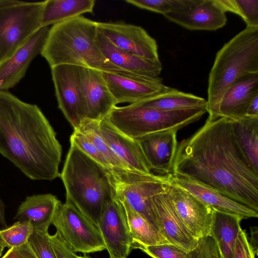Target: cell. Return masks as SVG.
<instances>
[{"mask_svg": "<svg viewBox=\"0 0 258 258\" xmlns=\"http://www.w3.org/2000/svg\"><path fill=\"white\" fill-rule=\"evenodd\" d=\"M258 73V27H246L217 52L210 70L206 110L212 121L223 95L234 82Z\"/></svg>", "mask_w": 258, "mask_h": 258, "instance_id": "obj_5", "label": "cell"}, {"mask_svg": "<svg viewBox=\"0 0 258 258\" xmlns=\"http://www.w3.org/2000/svg\"><path fill=\"white\" fill-rule=\"evenodd\" d=\"M85 118L100 121L116 105L101 71L79 67Z\"/></svg>", "mask_w": 258, "mask_h": 258, "instance_id": "obj_18", "label": "cell"}, {"mask_svg": "<svg viewBox=\"0 0 258 258\" xmlns=\"http://www.w3.org/2000/svg\"><path fill=\"white\" fill-rule=\"evenodd\" d=\"M101 72L116 105L123 103L130 104L139 103L167 91L171 88L164 85L159 76L132 77Z\"/></svg>", "mask_w": 258, "mask_h": 258, "instance_id": "obj_14", "label": "cell"}, {"mask_svg": "<svg viewBox=\"0 0 258 258\" xmlns=\"http://www.w3.org/2000/svg\"><path fill=\"white\" fill-rule=\"evenodd\" d=\"M244 116L258 117V95L255 96L247 105Z\"/></svg>", "mask_w": 258, "mask_h": 258, "instance_id": "obj_39", "label": "cell"}, {"mask_svg": "<svg viewBox=\"0 0 258 258\" xmlns=\"http://www.w3.org/2000/svg\"><path fill=\"white\" fill-rule=\"evenodd\" d=\"M125 2L164 16L177 8L180 5L181 0H126Z\"/></svg>", "mask_w": 258, "mask_h": 258, "instance_id": "obj_36", "label": "cell"}, {"mask_svg": "<svg viewBox=\"0 0 258 258\" xmlns=\"http://www.w3.org/2000/svg\"><path fill=\"white\" fill-rule=\"evenodd\" d=\"M168 194L189 233L198 239L209 235L214 209L185 190L171 184Z\"/></svg>", "mask_w": 258, "mask_h": 258, "instance_id": "obj_15", "label": "cell"}, {"mask_svg": "<svg viewBox=\"0 0 258 258\" xmlns=\"http://www.w3.org/2000/svg\"><path fill=\"white\" fill-rule=\"evenodd\" d=\"M258 95V73L247 75L234 82L226 91L218 106L215 120L235 119L245 116L250 101Z\"/></svg>", "mask_w": 258, "mask_h": 258, "instance_id": "obj_22", "label": "cell"}, {"mask_svg": "<svg viewBox=\"0 0 258 258\" xmlns=\"http://www.w3.org/2000/svg\"><path fill=\"white\" fill-rule=\"evenodd\" d=\"M99 123V121L85 118L76 130L91 141L101 154L110 163L112 168L128 169L124 164L116 157L109 148L101 134Z\"/></svg>", "mask_w": 258, "mask_h": 258, "instance_id": "obj_31", "label": "cell"}, {"mask_svg": "<svg viewBox=\"0 0 258 258\" xmlns=\"http://www.w3.org/2000/svg\"><path fill=\"white\" fill-rule=\"evenodd\" d=\"M177 132L160 131L136 139L151 171L162 175L171 173L178 145Z\"/></svg>", "mask_w": 258, "mask_h": 258, "instance_id": "obj_19", "label": "cell"}, {"mask_svg": "<svg viewBox=\"0 0 258 258\" xmlns=\"http://www.w3.org/2000/svg\"><path fill=\"white\" fill-rule=\"evenodd\" d=\"M60 203L51 194L27 196L18 207L13 219L30 222L34 230L48 231Z\"/></svg>", "mask_w": 258, "mask_h": 258, "instance_id": "obj_24", "label": "cell"}, {"mask_svg": "<svg viewBox=\"0 0 258 258\" xmlns=\"http://www.w3.org/2000/svg\"><path fill=\"white\" fill-rule=\"evenodd\" d=\"M255 254L247 234L241 229L234 244L233 258H255Z\"/></svg>", "mask_w": 258, "mask_h": 258, "instance_id": "obj_37", "label": "cell"}, {"mask_svg": "<svg viewBox=\"0 0 258 258\" xmlns=\"http://www.w3.org/2000/svg\"><path fill=\"white\" fill-rule=\"evenodd\" d=\"M78 258H91L89 256L86 255L85 254L83 256H78Z\"/></svg>", "mask_w": 258, "mask_h": 258, "instance_id": "obj_45", "label": "cell"}, {"mask_svg": "<svg viewBox=\"0 0 258 258\" xmlns=\"http://www.w3.org/2000/svg\"><path fill=\"white\" fill-rule=\"evenodd\" d=\"M6 247L7 246L5 243L0 239V257L2 256L3 251Z\"/></svg>", "mask_w": 258, "mask_h": 258, "instance_id": "obj_44", "label": "cell"}, {"mask_svg": "<svg viewBox=\"0 0 258 258\" xmlns=\"http://www.w3.org/2000/svg\"><path fill=\"white\" fill-rule=\"evenodd\" d=\"M0 227L2 229L7 227L5 216V204L0 198Z\"/></svg>", "mask_w": 258, "mask_h": 258, "instance_id": "obj_42", "label": "cell"}, {"mask_svg": "<svg viewBox=\"0 0 258 258\" xmlns=\"http://www.w3.org/2000/svg\"><path fill=\"white\" fill-rule=\"evenodd\" d=\"M18 249L22 258H38L28 242Z\"/></svg>", "mask_w": 258, "mask_h": 258, "instance_id": "obj_40", "label": "cell"}, {"mask_svg": "<svg viewBox=\"0 0 258 258\" xmlns=\"http://www.w3.org/2000/svg\"><path fill=\"white\" fill-rule=\"evenodd\" d=\"M94 0H47L42 15L41 27L52 26L87 13H92Z\"/></svg>", "mask_w": 258, "mask_h": 258, "instance_id": "obj_28", "label": "cell"}, {"mask_svg": "<svg viewBox=\"0 0 258 258\" xmlns=\"http://www.w3.org/2000/svg\"><path fill=\"white\" fill-rule=\"evenodd\" d=\"M106 171L113 196L125 201L159 231L152 213L151 199L168 192L170 185L169 174H146L119 168L106 169Z\"/></svg>", "mask_w": 258, "mask_h": 258, "instance_id": "obj_7", "label": "cell"}, {"mask_svg": "<svg viewBox=\"0 0 258 258\" xmlns=\"http://www.w3.org/2000/svg\"><path fill=\"white\" fill-rule=\"evenodd\" d=\"M224 12L239 16L246 27H258V0H214Z\"/></svg>", "mask_w": 258, "mask_h": 258, "instance_id": "obj_32", "label": "cell"}, {"mask_svg": "<svg viewBox=\"0 0 258 258\" xmlns=\"http://www.w3.org/2000/svg\"><path fill=\"white\" fill-rule=\"evenodd\" d=\"M140 249L153 258H221L216 242L210 235L199 239L196 247L189 251L171 244L143 246Z\"/></svg>", "mask_w": 258, "mask_h": 258, "instance_id": "obj_29", "label": "cell"}, {"mask_svg": "<svg viewBox=\"0 0 258 258\" xmlns=\"http://www.w3.org/2000/svg\"><path fill=\"white\" fill-rule=\"evenodd\" d=\"M48 231L34 230L28 243L38 258H56L49 239Z\"/></svg>", "mask_w": 258, "mask_h": 258, "instance_id": "obj_35", "label": "cell"}, {"mask_svg": "<svg viewBox=\"0 0 258 258\" xmlns=\"http://www.w3.org/2000/svg\"><path fill=\"white\" fill-rule=\"evenodd\" d=\"M97 226L109 258H127L132 239L123 208L114 197L105 204Z\"/></svg>", "mask_w": 258, "mask_h": 258, "instance_id": "obj_11", "label": "cell"}, {"mask_svg": "<svg viewBox=\"0 0 258 258\" xmlns=\"http://www.w3.org/2000/svg\"><path fill=\"white\" fill-rule=\"evenodd\" d=\"M34 232L32 224L27 221H17L9 227L0 229V239L9 248L25 244Z\"/></svg>", "mask_w": 258, "mask_h": 258, "instance_id": "obj_33", "label": "cell"}, {"mask_svg": "<svg viewBox=\"0 0 258 258\" xmlns=\"http://www.w3.org/2000/svg\"><path fill=\"white\" fill-rule=\"evenodd\" d=\"M0 154L28 178L59 177L62 147L50 123L36 104L0 91Z\"/></svg>", "mask_w": 258, "mask_h": 258, "instance_id": "obj_2", "label": "cell"}, {"mask_svg": "<svg viewBox=\"0 0 258 258\" xmlns=\"http://www.w3.org/2000/svg\"><path fill=\"white\" fill-rule=\"evenodd\" d=\"M97 28L116 47L141 57L159 60L158 45L142 27L123 22H97Z\"/></svg>", "mask_w": 258, "mask_h": 258, "instance_id": "obj_12", "label": "cell"}, {"mask_svg": "<svg viewBox=\"0 0 258 258\" xmlns=\"http://www.w3.org/2000/svg\"><path fill=\"white\" fill-rule=\"evenodd\" d=\"M235 143L243 159L258 174V117L230 119Z\"/></svg>", "mask_w": 258, "mask_h": 258, "instance_id": "obj_25", "label": "cell"}, {"mask_svg": "<svg viewBox=\"0 0 258 258\" xmlns=\"http://www.w3.org/2000/svg\"><path fill=\"white\" fill-rule=\"evenodd\" d=\"M251 238L249 241L254 253L255 254H257V227H251Z\"/></svg>", "mask_w": 258, "mask_h": 258, "instance_id": "obj_41", "label": "cell"}, {"mask_svg": "<svg viewBox=\"0 0 258 258\" xmlns=\"http://www.w3.org/2000/svg\"><path fill=\"white\" fill-rule=\"evenodd\" d=\"M70 141L71 145L78 148L85 154L106 169L112 168L110 163L91 141L78 130H74L70 137Z\"/></svg>", "mask_w": 258, "mask_h": 258, "instance_id": "obj_34", "label": "cell"}, {"mask_svg": "<svg viewBox=\"0 0 258 258\" xmlns=\"http://www.w3.org/2000/svg\"><path fill=\"white\" fill-rule=\"evenodd\" d=\"M152 213L159 232L168 242L184 251L195 248L199 239L188 232L176 213L168 192L151 199Z\"/></svg>", "mask_w": 258, "mask_h": 258, "instance_id": "obj_16", "label": "cell"}, {"mask_svg": "<svg viewBox=\"0 0 258 258\" xmlns=\"http://www.w3.org/2000/svg\"><path fill=\"white\" fill-rule=\"evenodd\" d=\"M97 22L78 16L54 25L41 53L50 67L68 64L136 77L110 62L96 43Z\"/></svg>", "mask_w": 258, "mask_h": 258, "instance_id": "obj_3", "label": "cell"}, {"mask_svg": "<svg viewBox=\"0 0 258 258\" xmlns=\"http://www.w3.org/2000/svg\"><path fill=\"white\" fill-rule=\"evenodd\" d=\"M137 103L160 110H177L206 107L207 100L195 95L170 88L167 91Z\"/></svg>", "mask_w": 258, "mask_h": 258, "instance_id": "obj_30", "label": "cell"}, {"mask_svg": "<svg viewBox=\"0 0 258 258\" xmlns=\"http://www.w3.org/2000/svg\"><path fill=\"white\" fill-rule=\"evenodd\" d=\"M1 258H22L18 248H11Z\"/></svg>", "mask_w": 258, "mask_h": 258, "instance_id": "obj_43", "label": "cell"}, {"mask_svg": "<svg viewBox=\"0 0 258 258\" xmlns=\"http://www.w3.org/2000/svg\"><path fill=\"white\" fill-rule=\"evenodd\" d=\"M59 177L66 200L97 226L105 204L113 198L106 169L71 145Z\"/></svg>", "mask_w": 258, "mask_h": 258, "instance_id": "obj_4", "label": "cell"}, {"mask_svg": "<svg viewBox=\"0 0 258 258\" xmlns=\"http://www.w3.org/2000/svg\"><path fill=\"white\" fill-rule=\"evenodd\" d=\"M116 199L120 202L125 212L132 239L133 249H140L143 246L170 244L146 218L135 211L125 201Z\"/></svg>", "mask_w": 258, "mask_h": 258, "instance_id": "obj_27", "label": "cell"}, {"mask_svg": "<svg viewBox=\"0 0 258 258\" xmlns=\"http://www.w3.org/2000/svg\"><path fill=\"white\" fill-rule=\"evenodd\" d=\"M49 31L48 26L41 27L0 65V91H8L25 76L32 61L41 54Z\"/></svg>", "mask_w": 258, "mask_h": 258, "instance_id": "obj_17", "label": "cell"}, {"mask_svg": "<svg viewBox=\"0 0 258 258\" xmlns=\"http://www.w3.org/2000/svg\"><path fill=\"white\" fill-rule=\"evenodd\" d=\"M169 177L170 184L185 190L214 210L238 215L243 219L258 217V212L193 180L172 173Z\"/></svg>", "mask_w": 258, "mask_h": 258, "instance_id": "obj_20", "label": "cell"}, {"mask_svg": "<svg viewBox=\"0 0 258 258\" xmlns=\"http://www.w3.org/2000/svg\"><path fill=\"white\" fill-rule=\"evenodd\" d=\"M99 125L109 148L128 169L146 174L152 172L137 140L117 130L106 118L99 121Z\"/></svg>", "mask_w": 258, "mask_h": 258, "instance_id": "obj_21", "label": "cell"}, {"mask_svg": "<svg viewBox=\"0 0 258 258\" xmlns=\"http://www.w3.org/2000/svg\"><path fill=\"white\" fill-rule=\"evenodd\" d=\"M50 68L58 107L76 130L86 117L79 67L61 64Z\"/></svg>", "mask_w": 258, "mask_h": 258, "instance_id": "obj_10", "label": "cell"}, {"mask_svg": "<svg viewBox=\"0 0 258 258\" xmlns=\"http://www.w3.org/2000/svg\"><path fill=\"white\" fill-rule=\"evenodd\" d=\"M241 217L214 210L209 235L216 242L221 258H233L234 244L241 229Z\"/></svg>", "mask_w": 258, "mask_h": 258, "instance_id": "obj_26", "label": "cell"}, {"mask_svg": "<svg viewBox=\"0 0 258 258\" xmlns=\"http://www.w3.org/2000/svg\"><path fill=\"white\" fill-rule=\"evenodd\" d=\"M206 112V107L163 110L135 103L115 106L106 118L117 130L136 140L160 131H178Z\"/></svg>", "mask_w": 258, "mask_h": 258, "instance_id": "obj_6", "label": "cell"}, {"mask_svg": "<svg viewBox=\"0 0 258 258\" xmlns=\"http://www.w3.org/2000/svg\"><path fill=\"white\" fill-rule=\"evenodd\" d=\"M49 239L56 258H78L57 231L49 235Z\"/></svg>", "mask_w": 258, "mask_h": 258, "instance_id": "obj_38", "label": "cell"}, {"mask_svg": "<svg viewBox=\"0 0 258 258\" xmlns=\"http://www.w3.org/2000/svg\"><path fill=\"white\" fill-rule=\"evenodd\" d=\"M171 173L193 180L258 212V174L234 141L230 119H207L178 145Z\"/></svg>", "mask_w": 258, "mask_h": 258, "instance_id": "obj_1", "label": "cell"}, {"mask_svg": "<svg viewBox=\"0 0 258 258\" xmlns=\"http://www.w3.org/2000/svg\"><path fill=\"white\" fill-rule=\"evenodd\" d=\"M164 16L189 30L216 31L227 21L225 13L214 0H181L177 8Z\"/></svg>", "mask_w": 258, "mask_h": 258, "instance_id": "obj_13", "label": "cell"}, {"mask_svg": "<svg viewBox=\"0 0 258 258\" xmlns=\"http://www.w3.org/2000/svg\"><path fill=\"white\" fill-rule=\"evenodd\" d=\"M52 224L75 252L87 254L106 249L98 226L69 201L60 203Z\"/></svg>", "mask_w": 258, "mask_h": 258, "instance_id": "obj_9", "label": "cell"}, {"mask_svg": "<svg viewBox=\"0 0 258 258\" xmlns=\"http://www.w3.org/2000/svg\"><path fill=\"white\" fill-rule=\"evenodd\" d=\"M44 1L0 0V65L41 27Z\"/></svg>", "mask_w": 258, "mask_h": 258, "instance_id": "obj_8", "label": "cell"}, {"mask_svg": "<svg viewBox=\"0 0 258 258\" xmlns=\"http://www.w3.org/2000/svg\"><path fill=\"white\" fill-rule=\"evenodd\" d=\"M96 43L101 52L110 62L125 72L157 77L162 71V66L160 60L147 59L122 50L112 44L98 30Z\"/></svg>", "mask_w": 258, "mask_h": 258, "instance_id": "obj_23", "label": "cell"}]
</instances>
